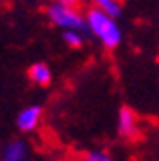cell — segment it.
<instances>
[{"instance_id":"5b68a950","label":"cell","mask_w":159,"mask_h":161,"mask_svg":"<svg viewBox=\"0 0 159 161\" xmlns=\"http://www.w3.org/2000/svg\"><path fill=\"white\" fill-rule=\"evenodd\" d=\"M29 79L33 80L35 85H38V86L50 85V80H52L50 67L46 64H35V65H31L29 67Z\"/></svg>"},{"instance_id":"6da1fadb","label":"cell","mask_w":159,"mask_h":161,"mask_svg":"<svg viewBox=\"0 0 159 161\" xmlns=\"http://www.w3.org/2000/svg\"><path fill=\"white\" fill-rule=\"evenodd\" d=\"M86 25H88V33L100 38L106 48H115L121 42V29H119L117 21L106 15L100 8H92L88 12Z\"/></svg>"},{"instance_id":"3957f363","label":"cell","mask_w":159,"mask_h":161,"mask_svg":"<svg viewBox=\"0 0 159 161\" xmlns=\"http://www.w3.org/2000/svg\"><path fill=\"white\" fill-rule=\"evenodd\" d=\"M117 130L123 138H132L138 134V117L130 108H121L117 117Z\"/></svg>"},{"instance_id":"8992f818","label":"cell","mask_w":159,"mask_h":161,"mask_svg":"<svg viewBox=\"0 0 159 161\" xmlns=\"http://www.w3.org/2000/svg\"><path fill=\"white\" fill-rule=\"evenodd\" d=\"M25 157V144L21 140H14L4 148V161H23Z\"/></svg>"},{"instance_id":"ba28073f","label":"cell","mask_w":159,"mask_h":161,"mask_svg":"<svg viewBox=\"0 0 159 161\" xmlns=\"http://www.w3.org/2000/svg\"><path fill=\"white\" fill-rule=\"evenodd\" d=\"M63 40L69 46H73V48L83 46V35L79 31H63Z\"/></svg>"},{"instance_id":"9c48e42d","label":"cell","mask_w":159,"mask_h":161,"mask_svg":"<svg viewBox=\"0 0 159 161\" xmlns=\"http://www.w3.org/2000/svg\"><path fill=\"white\" fill-rule=\"evenodd\" d=\"M85 161H111V157L106 152H90V153H86Z\"/></svg>"},{"instance_id":"52a82bcc","label":"cell","mask_w":159,"mask_h":161,"mask_svg":"<svg viewBox=\"0 0 159 161\" xmlns=\"http://www.w3.org/2000/svg\"><path fill=\"white\" fill-rule=\"evenodd\" d=\"M96 8H100L111 19H117L119 15H121V12H123V4L121 2H115V0H98Z\"/></svg>"},{"instance_id":"277c9868","label":"cell","mask_w":159,"mask_h":161,"mask_svg":"<svg viewBox=\"0 0 159 161\" xmlns=\"http://www.w3.org/2000/svg\"><path fill=\"white\" fill-rule=\"evenodd\" d=\"M41 117H42V108H41V106H29V108H25L23 111H19L17 121H15V123H17V129L23 130V132H31V130L36 129Z\"/></svg>"},{"instance_id":"7a4b0ae2","label":"cell","mask_w":159,"mask_h":161,"mask_svg":"<svg viewBox=\"0 0 159 161\" xmlns=\"http://www.w3.org/2000/svg\"><path fill=\"white\" fill-rule=\"evenodd\" d=\"M50 21L58 27H65V31H88L86 17L75 10L73 2H54L46 8Z\"/></svg>"}]
</instances>
